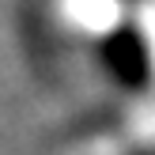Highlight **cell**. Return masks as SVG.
<instances>
[{"instance_id":"cell-1","label":"cell","mask_w":155,"mask_h":155,"mask_svg":"<svg viewBox=\"0 0 155 155\" xmlns=\"http://www.w3.org/2000/svg\"><path fill=\"white\" fill-rule=\"evenodd\" d=\"M102 61L110 76L129 91H144L151 83V49L136 27H114L102 38Z\"/></svg>"}]
</instances>
